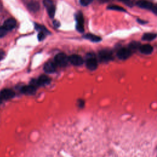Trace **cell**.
<instances>
[{"label": "cell", "mask_w": 157, "mask_h": 157, "mask_svg": "<svg viewBox=\"0 0 157 157\" xmlns=\"http://www.w3.org/2000/svg\"><path fill=\"white\" fill-rule=\"evenodd\" d=\"M69 62V57L63 53L57 54L55 57V63L56 65L64 67Z\"/></svg>", "instance_id": "1"}, {"label": "cell", "mask_w": 157, "mask_h": 157, "mask_svg": "<svg viewBox=\"0 0 157 157\" xmlns=\"http://www.w3.org/2000/svg\"><path fill=\"white\" fill-rule=\"evenodd\" d=\"M75 19L77 21L76 23V28L77 31L80 33L84 31V18L83 17V14L82 12H79L76 14Z\"/></svg>", "instance_id": "2"}, {"label": "cell", "mask_w": 157, "mask_h": 157, "mask_svg": "<svg viewBox=\"0 0 157 157\" xmlns=\"http://www.w3.org/2000/svg\"><path fill=\"white\" fill-rule=\"evenodd\" d=\"M99 58L102 62H107L112 59V52L108 50H102L99 52Z\"/></svg>", "instance_id": "3"}, {"label": "cell", "mask_w": 157, "mask_h": 157, "mask_svg": "<svg viewBox=\"0 0 157 157\" xmlns=\"http://www.w3.org/2000/svg\"><path fill=\"white\" fill-rule=\"evenodd\" d=\"M44 6L47 10V12L50 18H53L55 13V6L52 0H44Z\"/></svg>", "instance_id": "4"}, {"label": "cell", "mask_w": 157, "mask_h": 157, "mask_svg": "<svg viewBox=\"0 0 157 157\" xmlns=\"http://www.w3.org/2000/svg\"><path fill=\"white\" fill-rule=\"evenodd\" d=\"M131 55V50L129 48H121L117 52V56L120 59H126Z\"/></svg>", "instance_id": "5"}, {"label": "cell", "mask_w": 157, "mask_h": 157, "mask_svg": "<svg viewBox=\"0 0 157 157\" xmlns=\"http://www.w3.org/2000/svg\"><path fill=\"white\" fill-rule=\"evenodd\" d=\"M15 93L10 89H4L0 93V98L2 100H7L13 98Z\"/></svg>", "instance_id": "6"}, {"label": "cell", "mask_w": 157, "mask_h": 157, "mask_svg": "<svg viewBox=\"0 0 157 157\" xmlns=\"http://www.w3.org/2000/svg\"><path fill=\"white\" fill-rule=\"evenodd\" d=\"M69 61L74 66H80L83 63V58L78 55H72L69 57Z\"/></svg>", "instance_id": "7"}, {"label": "cell", "mask_w": 157, "mask_h": 157, "mask_svg": "<svg viewBox=\"0 0 157 157\" xmlns=\"http://www.w3.org/2000/svg\"><path fill=\"white\" fill-rule=\"evenodd\" d=\"M86 65L88 69L91 71L95 70L98 67V62L96 59L93 56L89 57L86 61Z\"/></svg>", "instance_id": "8"}, {"label": "cell", "mask_w": 157, "mask_h": 157, "mask_svg": "<svg viewBox=\"0 0 157 157\" xmlns=\"http://www.w3.org/2000/svg\"><path fill=\"white\" fill-rule=\"evenodd\" d=\"M17 25V22L16 20L14 18H10L7 19L3 25V26L7 30V31H10L13 29Z\"/></svg>", "instance_id": "9"}, {"label": "cell", "mask_w": 157, "mask_h": 157, "mask_svg": "<svg viewBox=\"0 0 157 157\" xmlns=\"http://www.w3.org/2000/svg\"><path fill=\"white\" fill-rule=\"evenodd\" d=\"M137 5L140 8L145 9H149V10H151L154 6V4L153 3H151L150 1H147L145 0L139 1L137 2Z\"/></svg>", "instance_id": "10"}, {"label": "cell", "mask_w": 157, "mask_h": 157, "mask_svg": "<svg viewBox=\"0 0 157 157\" xmlns=\"http://www.w3.org/2000/svg\"><path fill=\"white\" fill-rule=\"evenodd\" d=\"M56 63L52 61H48L44 65V69L47 73L54 72L56 70Z\"/></svg>", "instance_id": "11"}, {"label": "cell", "mask_w": 157, "mask_h": 157, "mask_svg": "<svg viewBox=\"0 0 157 157\" xmlns=\"http://www.w3.org/2000/svg\"><path fill=\"white\" fill-rule=\"evenodd\" d=\"M140 52L144 55H149L152 53L153 50V47L150 44H144L139 47Z\"/></svg>", "instance_id": "12"}, {"label": "cell", "mask_w": 157, "mask_h": 157, "mask_svg": "<svg viewBox=\"0 0 157 157\" xmlns=\"http://www.w3.org/2000/svg\"><path fill=\"white\" fill-rule=\"evenodd\" d=\"M50 82V78L48 76L45 75H40L36 81L37 84L38 85H42V86L48 84Z\"/></svg>", "instance_id": "13"}, {"label": "cell", "mask_w": 157, "mask_h": 157, "mask_svg": "<svg viewBox=\"0 0 157 157\" xmlns=\"http://www.w3.org/2000/svg\"><path fill=\"white\" fill-rule=\"evenodd\" d=\"M36 87L33 85L25 86L21 88V91L26 94H31L35 93L36 91Z\"/></svg>", "instance_id": "14"}, {"label": "cell", "mask_w": 157, "mask_h": 157, "mask_svg": "<svg viewBox=\"0 0 157 157\" xmlns=\"http://www.w3.org/2000/svg\"><path fill=\"white\" fill-rule=\"evenodd\" d=\"M157 37V34L156 33H145L142 37V39L144 40L150 41L155 39Z\"/></svg>", "instance_id": "15"}, {"label": "cell", "mask_w": 157, "mask_h": 157, "mask_svg": "<svg viewBox=\"0 0 157 157\" xmlns=\"http://www.w3.org/2000/svg\"><path fill=\"white\" fill-rule=\"evenodd\" d=\"M28 9L32 12H36L39 9V4L36 1H31L28 5Z\"/></svg>", "instance_id": "16"}, {"label": "cell", "mask_w": 157, "mask_h": 157, "mask_svg": "<svg viewBox=\"0 0 157 157\" xmlns=\"http://www.w3.org/2000/svg\"><path fill=\"white\" fill-rule=\"evenodd\" d=\"M85 37L87 39H89L90 40L92 41V42H99L101 40V38L98 36H96L94 34H87L85 36Z\"/></svg>", "instance_id": "17"}, {"label": "cell", "mask_w": 157, "mask_h": 157, "mask_svg": "<svg viewBox=\"0 0 157 157\" xmlns=\"http://www.w3.org/2000/svg\"><path fill=\"white\" fill-rule=\"evenodd\" d=\"M107 9L109 10H117L119 12H126L125 9L123 8L122 7L117 6V5H111L107 7Z\"/></svg>", "instance_id": "18"}, {"label": "cell", "mask_w": 157, "mask_h": 157, "mask_svg": "<svg viewBox=\"0 0 157 157\" xmlns=\"http://www.w3.org/2000/svg\"><path fill=\"white\" fill-rule=\"evenodd\" d=\"M139 42H132L129 45V48L131 50H136L139 47Z\"/></svg>", "instance_id": "19"}, {"label": "cell", "mask_w": 157, "mask_h": 157, "mask_svg": "<svg viewBox=\"0 0 157 157\" xmlns=\"http://www.w3.org/2000/svg\"><path fill=\"white\" fill-rule=\"evenodd\" d=\"M7 32V30L3 26H0V37H4L6 34Z\"/></svg>", "instance_id": "20"}, {"label": "cell", "mask_w": 157, "mask_h": 157, "mask_svg": "<svg viewBox=\"0 0 157 157\" xmlns=\"http://www.w3.org/2000/svg\"><path fill=\"white\" fill-rule=\"evenodd\" d=\"M92 1L93 0H80V3L81 5L83 6H86L90 4Z\"/></svg>", "instance_id": "21"}, {"label": "cell", "mask_w": 157, "mask_h": 157, "mask_svg": "<svg viewBox=\"0 0 157 157\" xmlns=\"http://www.w3.org/2000/svg\"><path fill=\"white\" fill-rule=\"evenodd\" d=\"M45 32L43 31H40V33L38 34V39L39 40H42L44 39V38L45 37Z\"/></svg>", "instance_id": "22"}, {"label": "cell", "mask_w": 157, "mask_h": 157, "mask_svg": "<svg viewBox=\"0 0 157 157\" xmlns=\"http://www.w3.org/2000/svg\"><path fill=\"white\" fill-rule=\"evenodd\" d=\"M5 52L2 50H0V60L2 59L5 56Z\"/></svg>", "instance_id": "23"}, {"label": "cell", "mask_w": 157, "mask_h": 157, "mask_svg": "<svg viewBox=\"0 0 157 157\" xmlns=\"http://www.w3.org/2000/svg\"><path fill=\"white\" fill-rule=\"evenodd\" d=\"M151 10H152V12H153L154 13H155L156 15H157V5H156V6H155V5H154V6H153V7L152 8Z\"/></svg>", "instance_id": "24"}, {"label": "cell", "mask_w": 157, "mask_h": 157, "mask_svg": "<svg viewBox=\"0 0 157 157\" xmlns=\"http://www.w3.org/2000/svg\"><path fill=\"white\" fill-rule=\"evenodd\" d=\"M119 1H121V2H124V3H129L131 1V0H119Z\"/></svg>", "instance_id": "25"}, {"label": "cell", "mask_w": 157, "mask_h": 157, "mask_svg": "<svg viewBox=\"0 0 157 157\" xmlns=\"http://www.w3.org/2000/svg\"><path fill=\"white\" fill-rule=\"evenodd\" d=\"M53 23H54V25L55 26H56V27H58V26H59V23L58 22V21H54L53 22Z\"/></svg>", "instance_id": "26"}, {"label": "cell", "mask_w": 157, "mask_h": 157, "mask_svg": "<svg viewBox=\"0 0 157 157\" xmlns=\"http://www.w3.org/2000/svg\"><path fill=\"white\" fill-rule=\"evenodd\" d=\"M99 1H107V0H99Z\"/></svg>", "instance_id": "27"}, {"label": "cell", "mask_w": 157, "mask_h": 157, "mask_svg": "<svg viewBox=\"0 0 157 157\" xmlns=\"http://www.w3.org/2000/svg\"><path fill=\"white\" fill-rule=\"evenodd\" d=\"M1 100H2V99H1V98H0V102H1Z\"/></svg>", "instance_id": "28"}]
</instances>
